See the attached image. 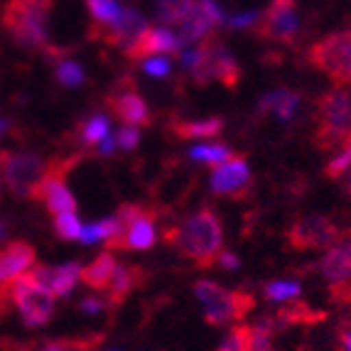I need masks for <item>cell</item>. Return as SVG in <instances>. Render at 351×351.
Listing matches in <instances>:
<instances>
[{
    "label": "cell",
    "mask_w": 351,
    "mask_h": 351,
    "mask_svg": "<svg viewBox=\"0 0 351 351\" xmlns=\"http://www.w3.org/2000/svg\"><path fill=\"white\" fill-rule=\"evenodd\" d=\"M155 241H158V236H155V211L145 209V214H141L125 228L118 251H150L155 246Z\"/></svg>",
    "instance_id": "19"
},
{
    "label": "cell",
    "mask_w": 351,
    "mask_h": 351,
    "mask_svg": "<svg viewBox=\"0 0 351 351\" xmlns=\"http://www.w3.org/2000/svg\"><path fill=\"white\" fill-rule=\"evenodd\" d=\"M194 3L197 0H155V12H158V20L165 27L167 25H180L189 15Z\"/></svg>",
    "instance_id": "25"
},
{
    "label": "cell",
    "mask_w": 351,
    "mask_h": 351,
    "mask_svg": "<svg viewBox=\"0 0 351 351\" xmlns=\"http://www.w3.org/2000/svg\"><path fill=\"white\" fill-rule=\"evenodd\" d=\"M341 143H346V145H351V128H349V133H346V138Z\"/></svg>",
    "instance_id": "49"
},
{
    "label": "cell",
    "mask_w": 351,
    "mask_h": 351,
    "mask_svg": "<svg viewBox=\"0 0 351 351\" xmlns=\"http://www.w3.org/2000/svg\"><path fill=\"white\" fill-rule=\"evenodd\" d=\"M351 128V96L344 88L327 91L317 101V128L315 145L319 150H332L334 145H341Z\"/></svg>",
    "instance_id": "6"
},
{
    "label": "cell",
    "mask_w": 351,
    "mask_h": 351,
    "mask_svg": "<svg viewBox=\"0 0 351 351\" xmlns=\"http://www.w3.org/2000/svg\"><path fill=\"white\" fill-rule=\"evenodd\" d=\"M106 106H108V111L118 118V121H123L125 125H150L152 123V111L147 101L141 96V91L135 88V82L130 76H125L123 82H118L116 88H113L111 94L106 96Z\"/></svg>",
    "instance_id": "11"
},
{
    "label": "cell",
    "mask_w": 351,
    "mask_h": 351,
    "mask_svg": "<svg viewBox=\"0 0 351 351\" xmlns=\"http://www.w3.org/2000/svg\"><path fill=\"white\" fill-rule=\"evenodd\" d=\"M8 130H10V121H8V118H0V138H3Z\"/></svg>",
    "instance_id": "47"
},
{
    "label": "cell",
    "mask_w": 351,
    "mask_h": 351,
    "mask_svg": "<svg viewBox=\"0 0 351 351\" xmlns=\"http://www.w3.org/2000/svg\"><path fill=\"white\" fill-rule=\"evenodd\" d=\"M54 0H8L0 23L15 45L32 52L47 47V27Z\"/></svg>",
    "instance_id": "3"
},
{
    "label": "cell",
    "mask_w": 351,
    "mask_h": 351,
    "mask_svg": "<svg viewBox=\"0 0 351 351\" xmlns=\"http://www.w3.org/2000/svg\"><path fill=\"white\" fill-rule=\"evenodd\" d=\"M12 282V280H10ZM10 282H0V319H5L8 315L12 312V290H10Z\"/></svg>",
    "instance_id": "39"
},
{
    "label": "cell",
    "mask_w": 351,
    "mask_h": 351,
    "mask_svg": "<svg viewBox=\"0 0 351 351\" xmlns=\"http://www.w3.org/2000/svg\"><path fill=\"white\" fill-rule=\"evenodd\" d=\"M211 192L226 199H246L253 192V177L243 155H234L211 172Z\"/></svg>",
    "instance_id": "12"
},
{
    "label": "cell",
    "mask_w": 351,
    "mask_h": 351,
    "mask_svg": "<svg viewBox=\"0 0 351 351\" xmlns=\"http://www.w3.org/2000/svg\"><path fill=\"white\" fill-rule=\"evenodd\" d=\"M42 351H82V339H64V341H49Z\"/></svg>",
    "instance_id": "42"
},
{
    "label": "cell",
    "mask_w": 351,
    "mask_h": 351,
    "mask_svg": "<svg viewBox=\"0 0 351 351\" xmlns=\"http://www.w3.org/2000/svg\"><path fill=\"white\" fill-rule=\"evenodd\" d=\"M236 152L226 145V143H204V145H197L189 150V158L199 160V162L209 165V167H217V165L226 162L228 158H234Z\"/></svg>",
    "instance_id": "26"
},
{
    "label": "cell",
    "mask_w": 351,
    "mask_h": 351,
    "mask_svg": "<svg viewBox=\"0 0 351 351\" xmlns=\"http://www.w3.org/2000/svg\"><path fill=\"white\" fill-rule=\"evenodd\" d=\"M300 293H302V287L300 282L293 280H270L263 285V295L273 302H287V300H298Z\"/></svg>",
    "instance_id": "29"
},
{
    "label": "cell",
    "mask_w": 351,
    "mask_h": 351,
    "mask_svg": "<svg viewBox=\"0 0 351 351\" xmlns=\"http://www.w3.org/2000/svg\"><path fill=\"white\" fill-rule=\"evenodd\" d=\"M300 18H298V3L295 0H273L268 10L258 18L253 25L258 40L278 42V45H293L298 37Z\"/></svg>",
    "instance_id": "9"
},
{
    "label": "cell",
    "mask_w": 351,
    "mask_h": 351,
    "mask_svg": "<svg viewBox=\"0 0 351 351\" xmlns=\"http://www.w3.org/2000/svg\"><path fill=\"white\" fill-rule=\"evenodd\" d=\"M170 59L165 57H147L143 59V71L147 76H155V79H165V76H170Z\"/></svg>",
    "instance_id": "36"
},
{
    "label": "cell",
    "mask_w": 351,
    "mask_h": 351,
    "mask_svg": "<svg viewBox=\"0 0 351 351\" xmlns=\"http://www.w3.org/2000/svg\"><path fill=\"white\" fill-rule=\"evenodd\" d=\"M300 106V94L290 88H276L261 99L258 116H276L278 121H290Z\"/></svg>",
    "instance_id": "22"
},
{
    "label": "cell",
    "mask_w": 351,
    "mask_h": 351,
    "mask_svg": "<svg viewBox=\"0 0 351 351\" xmlns=\"http://www.w3.org/2000/svg\"><path fill=\"white\" fill-rule=\"evenodd\" d=\"M344 192L351 194V177H346V180H344Z\"/></svg>",
    "instance_id": "48"
},
{
    "label": "cell",
    "mask_w": 351,
    "mask_h": 351,
    "mask_svg": "<svg viewBox=\"0 0 351 351\" xmlns=\"http://www.w3.org/2000/svg\"><path fill=\"white\" fill-rule=\"evenodd\" d=\"M273 337H276V324L270 317H265L256 327H251V351H273Z\"/></svg>",
    "instance_id": "31"
},
{
    "label": "cell",
    "mask_w": 351,
    "mask_h": 351,
    "mask_svg": "<svg viewBox=\"0 0 351 351\" xmlns=\"http://www.w3.org/2000/svg\"><path fill=\"white\" fill-rule=\"evenodd\" d=\"M116 135H106L104 141L99 143V155L101 158H108V155H113L116 152Z\"/></svg>",
    "instance_id": "44"
},
{
    "label": "cell",
    "mask_w": 351,
    "mask_h": 351,
    "mask_svg": "<svg viewBox=\"0 0 351 351\" xmlns=\"http://www.w3.org/2000/svg\"><path fill=\"white\" fill-rule=\"evenodd\" d=\"M258 12L248 10V12H239V15H234V18H228V25L236 29H253V25L258 23Z\"/></svg>",
    "instance_id": "38"
},
{
    "label": "cell",
    "mask_w": 351,
    "mask_h": 351,
    "mask_svg": "<svg viewBox=\"0 0 351 351\" xmlns=\"http://www.w3.org/2000/svg\"><path fill=\"white\" fill-rule=\"evenodd\" d=\"M223 23V10L217 0H197L189 15L180 23V37L184 42H197L211 35V29Z\"/></svg>",
    "instance_id": "14"
},
{
    "label": "cell",
    "mask_w": 351,
    "mask_h": 351,
    "mask_svg": "<svg viewBox=\"0 0 351 351\" xmlns=\"http://www.w3.org/2000/svg\"><path fill=\"white\" fill-rule=\"evenodd\" d=\"M276 329H287L293 324H302V327H312V324H319L327 319V312H317L312 310L310 304L302 302V300H290V304L280 307L276 315H270Z\"/></svg>",
    "instance_id": "21"
},
{
    "label": "cell",
    "mask_w": 351,
    "mask_h": 351,
    "mask_svg": "<svg viewBox=\"0 0 351 351\" xmlns=\"http://www.w3.org/2000/svg\"><path fill=\"white\" fill-rule=\"evenodd\" d=\"M141 285H145V270L141 265H118L108 285V310L116 312L125 302V298Z\"/></svg>",
    "instance_id": "18"
},
{
    "label": "cell",
    "mask_w": 351,
    "mask_h": 351,
    "mask_svg": "<svg viewBox=\"0 0 351 351\" xmlns=\"http://www.w3.org/2000/svg\"><path fill=\"white\" fill-rule=\"evenodd\" d=\"M3 351H29V346H25V344H12V341H5V344H3Z\"/></svg>",
    "instance_id": "46"
},
{
    "label": "cell",
    "mask_w": 351,
    "mask_h": 351,
    "mask_svg": "<svg viewBox=\"0 0 351 351\" xmlns=\"http://www.w3.org/2000/svg\"><path fill=\"white\" fill-rule=\"evenodd\" d=\"M165 241L180 251V256L189 258L199 268L217 265V256L223 248V226L214 209L204 206L197 214L187 217L180 226H170L165 231Z\"/></svg>",
    "instance_id": "1"
},
{
    "label": "cell",
    "mask_w": 351,
    "mask_h": 351,
    "mask_svg": "<svg viewBox=\"0 0 351 351\" xmlns=\"http://www.w3.org/2000/svg\"><path fill=\"white\" fill-rule=\"evenodd\" d=\"M116 145L125 152H133L135 147L141 145V130H138V125H123V128L118 130Z\"/></svg>",
    "instance_id": "35"
},
{
    "label": "cell",
    "mask_w": 351,
    "mask_h": 351,
    "mask_svg": "<svg viewBox=\"0 0 351 351\" xmlns=\"http://www.w3.org/2000/svg\"><path fill=\"white\" fill-rule=\"evenodd\" d=\"M217 351H251V327H246V324L234 327L223 337Z\"/></svg>",
    "instance_id": "32"
},
{
    "label": "cell",
    "mask_w": 351,
    "mask_h": 351,
    "mask_svg": "<svg viewBox=\"0 0 351 351\" xmlns=\"http://www.w3.org/2000/svg\"><path fill=\"white\" fill-rule=\"evenodd\" d=\"M329 298L339 304H349L351 302V278L329 280Z\"/></svg>",
    "instance_id": "37"
},
{
    "label": "cell",
    "mask_w": 351,
    "mask_h": 351,
    "mask_svg": "<svg viewBox=\"0 0 351 351\" xmlns=\"http://www.w3.org/2000/svg\"><path fill=\"white\" fill-rule=\"evenodd\" d=\"M106 135H108V118L104 113H96L79 125V138H82L84 145H99Z\"/></svg>",
    "instance_id": "28"
},
{
    "label": "cell",
    "mask_w": 351,
    "mask_h": 351,
    "mask_svg": "<svg viewBox=\"0 0 351 351\" xmlns=\"http://www.w3.org/2000/svg\"><path fill=\"white\" fill-rule=\"evenodd\" d=\"M49 162L40 152L0 150V177L18 199H32Z\"/></svg>",
    "instance_id": "7"
},
{
    "label": "cell",
    "mask_w": 351,
    "mask_h": 351,
    "mask_svg": "<svg viewBox=\"0 0 351 351\" xmlns=\"http://www.w3.org/2000/svg\"><path fill=\"white\" fill-rule=\"evenodd\" d=\"M319 270L327 280H341V278L351 276V228L329 248L319 263Z\"/></svg>",
    "instance_id": "20"
},
{
    "label": "cell",
    "mask_w": 351,
    "mask_h": 351,
    "mask_svg": "<svg viewBox=\"0 0 351 351\" xmlns=\"http://www.w3.org/2000/svg\"><path fill=\"white\" fill-rule=\"evenodd\" d=\"M339 341H341V346H344V351H351V329L341 327V332H339Z\"/></svg>",
    "instance_id": "45"
},
{
    "label": "cell",
    "mask_w": 351,
    "mask_h": 351,
    "mask_svg": "<svg viewBox=\"0 0 351 351\" xmlns=\"http://www.w3.org/2000/svg\"><path fill=\"white\" fill-rule=\"evenodd\" d=\"M54 76H57V82L66 88H76L84 84V69L76 64L74 59H59L57 66H54Z\"/></svg>",
    "instance_id": "30"
},
{
    "label": "cell",
    "mask_w": 351,
    "mask_h": 351,
    "mask_svg": "<svg viewBox=\"0 0 351 351\" xmlns=\"http://www.w3.org/2000/svg\"><path fill=\"white\" fill-rule=\"evenodd\" d=\"M79 239L84 243H96V241H104V223L101 221H94L88 223V226H82V236Z\"/></svg>",
    "instance_id": "40"
},
{
    "label": "cell",
    "mask_w": 351,
    "mask_h": 351,
    "mask_svg": "<svg viewBox=\"0 0 351 351\" xmlns=\"http://www.w3.org/2000/svg\"><path fill=\"white\" fill-rule=\"evenodd\" d=\"M182 66L192 74V79L199 86H206L209 82H219L234 91L241 82V66L228 52V47L214 35L204 37L199 47H189L180 52Z\"/></svg>",
    "instance_id": "2"
},
{
    "label": "cell",
    "mask_w": 351,
    "mask_h": 351,
    "mask_svg": "<svg viewBox=\"0 0 351 351\" xmlns=\"http://www.w3.org/2000/svg\"><path fill=\"white\" fill-rule=\"evenodd\" d=\"M349 170H351V145L341 143V150L334 155V160H329L327 162L324 175H327L329 180H341Z\"/></svg>",
    "instance_id": "33"
},
{
    "label": "cell",
    "mask_w": 351,
    "mask_h": 351,
    "mask_svg": "<svg viewBox=\"0 0 351 351\" xmlns=\"http://www.w3.org/2000/svg\"><path fill=\"white\" fill-rule=\"evenodd\" d=\"M194 295L204 307V319L211 327H223L228 322H239L248 317L256 307V298L246 290H226L219 282L197 280Z\"/></svg>",
    "instance_id": "4"
},
{
    "label": "cell",
    "mask_w": 351,
    "mask_h": 351,
    "mask_svg": "<svg viewBox=\"0 0 351 351\" xmlns=\"http://www.w3.org/2000/svg\"><path fill=\"white\" fill-rule=\"evenodd\" d=\"M223 130V118L221 116H211L202 118V121H172L170 133L177 135L180 141H209V138H217Z\"/></svg>",
    "instance_id": "23"
},
{
    "label": "cell",
    "mask_w": 351,
    "mask_h": 351,
    "mask_svg": "<svg viewBox=\"0 0 351 351\" xmlns=\"http://www.w3.org/2000/svg\"><path fill=\"white\" fill-rule=\"evenodd\" d=\"M86 8L91 12V18H94L96 27H111L123 12L118 0H86Z\"/></svg>",
    "instance_id": "27"
},
{
    "label": "cell",
    "mask_w": 351,
    "mask_h": 351,
    "mask_svg": "<svg viewBox=\"0 0 351 351\" xmlns=\"http://www.w3.org/2000/svg\"><path fill=\"white\" fill-rule=\"evenodd\" d=\"M147 29V20L141 10L135 8H123L121 18L111 25V27H99V40L113 47H130L138 37Z\"/></svg>",
    "instance_id": "15"
},
{
    "label": "cell",
    "mask_w": 351,
    "mask_h": 351,
    "mask_svg": "<svg viewBox=\"0 0 351 351\" xmlns=\"http://www.w3.org/2000/svg\"><path fill=\"white\" fill-rule=\"evenodd\" d=\"M106 307H108V302H104L101 298H86V300H82V304H79V310L86 312V315H96V312L106 310Z\"/></svg>",
    "instance_id": "43"
},
{
    "label": "cell",
    "mask_w": 351,
    "mask_h": 351,
    "mask_svg": "<svg viewBox=\"0 0 351 351\" xmlns=\"http://www.w3.org/2000/svg\"><path fill=\"white\" fill-rule=\"evenodd\" d=\"M339 228L329 217L312 214L302 217L287 228V246L295 251H322L339 241Z\"/></svg>",
    "instance_id": "10"
},
{
    "label": "cell",
    "mask_w": 351,
    "mask_h": 351,
    "mask_svg": "<svg viewBox=\"0 0 351 351\" xmlns=\"http://www.w3.org/2000/svg\"><path fill=\"white\" fill-rule=\"evenodd\" d=\"M12 290V304L23 317L25 327L35 329L47 324L54 315V298L47 293L40 282L35 280L32 273H23L10 282Z\"/></svg>",
    "instance_id": "8"
},
{
    "label": "cell",
    "mask_w": 351,
    "mask_h": 351,
    "mask_svg": "<svg viewBox=\"0 0 351 351\" xmlns=\"http://www.w3.org/2000/svg\"><path fill=\"white\" fill-rule=\"evenodd\" d=\"M54 231H57L59 239L76 241L82 236V223H79L74 211L71 214H59V217H54Z\"/></svg>",
    "instance_id": "34"
},
{
    "label": "cell",
    "mask_w": 351,
    "mask_h": 351,
    "mask_svg": "<svg viewBox=\"0 0 351 351\" xmlns=\"http://www.w3.org/2000/svg\"><path fill=\"white\" fill-rule=\"evenodd\" d=\"M35 248L25 241H10L0 248V282H10L35 263Z\"/></svg>",
    "instance_id": "17"
},
{
    "label": "cell",
    "mask_w": 351,
    "mask_h": 351,
    "mask_svg": "<svg viewBox=\"0 0 351 351\" xmlns=\"http://www.w3.org/2000/svg\"><path fill=\"white\" fill-rule=\"evenodd\" d=\"M307 62L322 71L334 86L351 84V29H339L317 40L307 49Z\"/></svg>",
    "instance_id": "5"
},
{
    "label": "cell",
    "mask_w": 351,
    "mask_h": 351,
    "mask_svg": "<svg viewBox=\"0 0 351 351\" xmlns=\"http://www.w3.org/2000/svg\"><path fill=\"white\" fill-rule=\"evenodd\" d=\"M182 45L184 40L162 25V27H147L130 47L123 49V54L130 62H143V59L160 57V54H180Z\"/></svg>",
    "instance_id": "13"
},
{
    "label": "cell",
    "mask_w": 351,
    "mask_h": 351,
    "mask_svg": "<svg viewBox=\"0 0 351 351\" xmlns=\"http://www.w3.org/2000/svg\"><path fill=\"white\" fill-rule=\"evenodd\" d=\"M217 265L221 270H236V268H241V261H239V256L236 253H231V251H219V256H217Z\"/></svg>",
    "instance_id": "41"
},
{
    "label": "cell",
    "mask_w": 351,
    "mask_h": 351,
    "mask_svg": "<svg viewBox=\"0 0 351 351\" xmlns=\"http://www.w3.org/2000/svg\"><path fill=\"white\" fill-rule=\"evenodd\" d=\"M35 280L40 282L47 293L59 295V298H66L76 287L79 278H82V265L79 263H64L59 268H52V265H37L32 270Z\"/></svg>",
    "instance_id": "16"
},
{
    "label": "cell",
    "mask_w": 351,
    "mask_h": 351,
    "mask_svg": "<svg viewBox=\"0 0 351 351\" xmlns=\"http://www.w3.org/2000/svg\"><path fill=\"white\" fill-rule=\"evenodd\" d=\"M116 268H118V263H116V258H113V253L104 251V253H99L86 268H82V282L91 287V290H106V287L111 285Z\"/></svg>",
    "instance_id": "24"
}]
</instances>
